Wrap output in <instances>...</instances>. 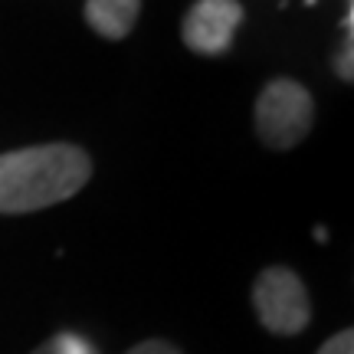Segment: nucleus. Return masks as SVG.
<instances>
[{
  "label": "nucleus",
  "mask_w": 354,
  "mask_h": 354,
  "mask_svg": "<svg viewBox=\"0 0 354 354\" xmlns=\"http://www.w3.org/2000/svg\"><path fill=\"white\" fill-rule=\"evenodd\" d=\"M92 161L76 145H37L0 154V214H33L76 197Z\"/></svg>",
  "instance_id": "obj_1"
},
{
  "label": "nucleus",
  "mask_w": 354,
  "mask_h": 354,
  "mask_svg": "<svg viewBox=\"0 0 354 354\" xmlns=\"http://www.w3.org/2000/svg\"><path fill=\"white\" fill-rule=\"evenodd\" d=\"M315 118L312 95L295 79H272L256 99V135L269 148H295Z\"/></svg>",
  "instance_id": "obj_2"
},
{
  "label": "nucleus",
  "mask_w": 354,
  "mask_h": 354,
  "mask_svg": "<svg viewBox=\"0 0 354 354\" xmlns=\"http://www.w3.org/2000/svg\"><path fill=\"white\" fill-rule=\"evenodd\" d=\"M253 308L266 331L299 335L312 322V302L305 282L286 266H269L253 282Z\"/></svg>",
  "instance_id": "obj_3"
},
{
  "label": "nucleus",
  "mask_w": 354,
  "mask_h": 354,
  "mask_svg": "<svg viewBox=\"0 0 354 354\" xmlns=\"http://www.w3.org/2000/svg\"><path fill=\"white\" fill-rule=\"evenodd\" d=\"M243 24V7L236 0H197L184 17L180 37L201 56H220L230 50L236 26Z\"/></svg>",
  "instance_id": "obj_4"
},
{
  "label": "nucleus",
  "mask_w": 354,
  "mask_h": 354,
  "mask_svg": "<svg viewBox=\"0 0 354 354\" xmlns=\"http://www.w3.org/2000/svg\"><path fill=\"white\" fill-rule=\"evenodd\" d=\"M141 0H86L88 26L105 39H122L138 20Z\"/></svg>",
  "instance_id": "obj_5"
},
{
  "label": "nucleus",
  "mask_w": 354,
  "mask_h": 354,
  "mask_svg": "<svg viewBox=\"0 0 354 354\" xmlns=\"http://www.w3.org/2000/svg\"><path fill=\"white\" fill-rule=\"evenodd\" d=\"M30 354H95V351H92V344L86 338H79L73 331H59V335H53L50 342L33 348Z\"/></svg>",
  "instance_id": "obj_6"
},
{
  "label": "nucleus",
  "mask_w": 354,
  "mask_h": 354,
  "mask_svg": "<svg viewBox=\"0 0 354 354\" xmlns=\"http://www.w3.org/2000/svg\"><path fill=\"white\" fill-rule=\"evenodd\" d=\"M318 354H354V331L344 328L338 335H331L328 342L318 348Z\"/></svg>",
  "instance_id": "obj_7"
},
{
  "label": "nucleus",
  "mask_w": 354,
  "mask_h": 354,
  "mask_svg": "<svg viewBox=\"0 0 354 354\" xmlns=\"http://www.w3.org/2000/svg\"><path fill=\"white\" fill-rule=\"evenodd\" d=\"M354 33H344V50L338 53V59H335V69H338V76L344 79V82H351V76H354V66H351V59H354Z\"/></svg>",
  "instance_id": "obj_8"
},
{
  "label": "nucleus",
  "mask_w": 354,
  "mask_h": 354,
  "mask_svg": "<svg viewBox=\"0 0 354 354\" xmlns=\"http://www.w3.org/2000/svg\"><path fill=\"white\" fill-rule=\"evenodd\" d=\"M128 354H180L171 342H165V338H148V342L135 344Z\"/></svg>",
  "instance_id": "obj_9"
}]
</instances>
